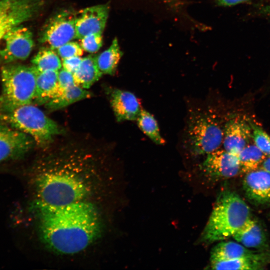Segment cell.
<instances>
[{"mask_svg": "<svg viewBox=\"0 0 270 270\" xmlns=\"http://www.w3.org/2000/svg\"><path fill=\"white\" fill-rule=\"evenodd\" d=\"M40 237L50 250L62 254H74L88 248L102 230L100 214L86 200L60 206L34 201Z\"/></svg>", "mask_w": 270, "mask_h": 270, "instance_id": "1", "label": "cell"}, {"mask_svg": "<svg viewBox=\"0 0 270 270\" xmlns=\"http://www.w3.org/2000/svg\"><path fill=\"white\" fill-rule=\"evenodd\" d=\"M44 162L33 178L34 201L64 205L86 200L92 193L96 169L88 155L72 153Z\"/></svg>", "mask_w": 270, "mask_h": 270, "instance_id": "2", "label": "cell"}, {"mask_svg": "<svg viewBox=\"0 0 270 270\" xmlns=\"http://www.w3.org/2000/svg\"><path fill=\"white\" fill-rule=\"evenodd\" d=\"M248 205L235 192L219 194L199 242L210 244L232 236L250 218Z\"/></svg>", "mask_w": 270, "mask_h": 270, "instance_id": "3", "label": "cell"}, {"mask_svg": "<svg viewBox=\"0 0 270 270\" xmlns=\"http://www.w3.org/2000/svg\"><path fill=\"white\" fill-rule=\"evenodd\" d=\"M38 72L32 66L12 64L2 68L0 110H10L34 103Z\"/></svg>", "mask_w": 270, "mask_h": 270, "instance_id": "4", "label": "cell"}, {"mask_svg": "<svg viewBox=\"0 0 270 270\" xmlns=\"http://www.w3.org/2000/svg\"><path fill=\"white\" fill-rule=\"evenodd\" d=\"M0 120L28 134L42 146L61 132L57 124L32 104L0 110Z\"/></svg>", "mask_w": 270, "mask_h": 270, "instance_id": "5", "label": "cell"}, {"mask_svg": "<svg viewBox=\"0 0 270 270\" xmlns=\"http://www.w3.org/2000/svg\"><path fill=\"white\" fill-rule=\"evenodd\" d=\"M224 128L216 115L206 110H197L190 115L186 142L194 155L208 154L222 144Z\"/></svg>", "mask_w": 270, "mask_h": 270, "instance_id": "6", "label": "cell"}, {"mask_svg": "<svg viewBox=\"0 0 270 270\" xmlns=\"http://www.w3.org/2000/svg\"><path fill=\"white\" fill-rule=\"evenodd\" d=\"M42 0H0V41L12 28L32 18Z\"/></svg>", "mask_w": 270, "mask_h": 270, "instance_id": "7", "label": "cell"}, {"mask_svg": "<svg viewBox=\"0 0 270 270\" xmlns=\"http://www.w3.org/2000/svg\"><path fill=\"white\" fill-rule=\"evenodd\" d=\"M76 15L68 10H63L52 18L43 28L40 41L55 50L76 38Z\"/></svg>", "mask_w": 270, "mask_h": 270, "instance_id": "8", "label": "cell"}, {"mask_svg": "<svg viewBox=\"0 0 270 270\" xmlns=\"http://www.w3.org/2000/svg\"><path fill=\"white\" fill-rule=\"evenodd\" d=\"M4 48L0 55L6 62L26 59L34 46L32 34L26 27L18 25L12 28L4 36Z\"/></svg>", "mask_w": 270, "mask_h": 270, "instance_id": "9", "label": "cell"}, {"mask_svg": "<svg viewBox=\"0 0 270 270\" xmlns=\"http://www.w3.org/2000/svg\"><path fill=\"white\" fill-rule=\"evenodd\" d=\"M34 139L6 124H0V162L17 160L32 148Z\"/></svg>", "mask_w": 270, "mask_h": 270, "instance_id": "10", "label": "cell"}, {"mask_svg": "<svg viewBox=\"0 0 270 270\" xmlns=\"http://www.w3.org/2000/svg\"><path fill=\"white\" fill-rule=\"evenodd\" d=\"M200 167L206 176L213 180L230 178L241 173L238 156L224 149L207 154Z\"/></svg>", "mask_w": 270, "mask_h": 270, "instance_id": "11", "label": "cell"}, {"mask_svg": "<svg viewBox=\"0 0 270 270\" xmlns=\"http://www.w3.org/2000/svg\"><path fill=\"white\" fill-rule=\"evenodd\" d=\"M252 139L251 122L237 116L229 120L224 128V149L238 156Z\"/></svg>", "mask_w": 270, "mask_h": 270, "instance_id": "12", "label": "cell"}, {"mask_svg": "<svg viewBox=\"0 0 270 270\" xmlns=\"http://www.w3.org/2000/svg\"><path fill=\"white\" fill-rule=\"evenodd\" d=\"M109 14V6L101 4L88 7L76 15V38L80 40L92 34H102Z\"/></svg>", "mask_w": 270, "mask_h": 270, "instance_id": "13", "label": "cell"}, {"mask_svg": "<svg viewBox=\"0 0 270 270\" xmlns=\"http://www.w3.org/2000/svg\"><path fill=\"white\" fill-rule=\"evenodd\" d=\"M242 188L252 203L263 205L270 203V172L259 168L245 174Z\"/></svg>", "mask_w": 270, "mask_h": 270, "instance_id": "14", "label": "cell"}, {"mask_svg": "<svg viewBox=\"0 0 270 270\" xmlns=\"http://www.w3.org/2000/svg\"><path fill=\"white\" fill-rule=\"evenodd\" d=\"M110 104L118 122L136 120L142 108L132 93L114 89L110 93Z\"/></svg>", "mask_w": 270, "mask_h": 270, "instance_id": "15", "label": "cell"}, {"mask_svg": "<svg viewBox=\"0 0 270 270\" xmlns=\"http://www.w3.org/2000/svg\"><path fill=\"white\" fill-rule=\"evenodd\" d=\"M236 241L248 248L268 250V242L261 224L250 218L232 236Z\"/></svg>", "mask_w": 270, "mask_h": 270, "instance_id": "16", "label": "cell"}, {"mask_svg": "<svg viewBox=\"0 0 270 270\" xmlns=\"http://www.w3.org/2000/svg\"><path fill=\"white\" fill-rule=\"evenodd\" d=\"M270 263V250H258L254 254L210 265L214 270H262Z\"/></svg>", "mask_w": 270, "mask_h": 270, "instance_id": "17", "label": "cell"}, {"mask_svg": "<svg viewBox=\"0 0 270 270\" xmlns=\"http://www.w3.org/2000/svg\"><path fill=\"white\" fill-rule=\"evenodd\" d=\"M257 252L250 250L236 241L221 242L211 251L210 265L252 256Z\"/></svg>", "mask_w": 270, "mask_h": 270, "instance_id": "18", "label": "cell"}, {"mask_svg": "<svg viewBox=\"0 0 270 270\" xmlns=\"http://www.w3.org/2000/svg\"><path fill=\"white\" fill-rule=\"evenodd\" d=\"M58 70L38 72L34 103L46 104L54 98L58 92Z\"/></svg>", "mask_w": 270, "mask_h": 270, "instance_id": "19", "label": "cell"}, {"mask_svg": "<svg viewBox=\"0 0 270 270\" xmlns=\"http://www.w3.org/2000/svg\"><path fill=\"white\" fill-rule=\"evenodd\" d=\"M96 56L89 55L82 58L80 66L73 73L76 84L83 88H89L102 75L97 64Z\"/></svg>", "mask_w": 270, "mask_h": 270, "instance_id": "20", "label": "cell"}, {"mask_svg": "<svg viewBox=\"0 0 270 270\" xmlns=\"http://www.w3.org/2000/svg\"><path fill=\"white\" fill-rule=\"evenodd\" d=\"M92 95V94L89 91L74 84L50 100L45 104V106L50 110H58L79 100L89 98Z\"/></svg>", "mask_w": 270, "mask_h": 270, "instance_id": "21", "label": "cell"}, {"mask_svg": "<svg viewBox=\"0 0 270 270\" xmlns=\"http://www.w3.org/2000/svg\"><path fill=\"white\" fill-rule=\"evenodd\" d=\"M122 56L118 40L115 38L106 50L96 56L97 64L102 74H114Z\"/></svg>", "mask_w": 270, "mask_h": 270, "instance_id": "22", "label": "cell"}, {"mask_svg": "<svg viewBox=\"0 0 270 270\" xmlns=\"http://www.w3.org/2000/svg\"><path fill=\"white\" fill-rule=\"evenodd\" d=\"M266 157L254 144H248L238 155L241 173L246 174L260 168Z\"/></svg>", "mask_w": 270, "mask_h": 270, "instance_id": "23", "label": "cell"}, {"mask_svg": "<svg viewBox=\"0 0 270 270\" xmlns=\"http://www.w3.org/2000/svg\"><path fill=\"white\" fill-rule=\"evenodd\" d=\"M50 48L40 49L32 60V66L38 72L59 70L62 63L57 52Z\"/></svg>", "mask_w": 270, "mask_h": 270, "instance_id": "24", "label": "cell"}, {"mask_svg": "<svg viewBox=\"0 0 270 270\" xmlns=\"http://www.w3.org/2000/svg\"><path fill=\"white\" fill-rule=\"evenodd\" d=\"M136 120L140 129L154 143L162 144L165 142L160 135L157 122L151 114L142 108Z\"/></svg>", "mask_w": 270, "mask_h": 270, "instance_id": "25", "label": "cell"}, {"mask_svg": "<svg viewBox=\"0 0 270 270\" xmlns=\"http://www.w3.org/2000/svg\"><path fill=\"white\" fill-rule=\"evenodd\" d=\"M254 144L266 156H270V136L260 126L251 122Z\"/></svg>", "mask_w": 270, "mask_h": 270, "instance_id": "26", "label": "cell"}, {"mask_svg": "<svg viewBox=\"0 0 270 270\" xmlns=\"http://www.w3.org/2000/svg\"><path fill=\"white\" fill-rule=\"evenodd\" d=\"M80 40V45L83 50L91 54L98 52L102 44V34H90L84 36Z\"/></svg>", "mask_w": 270, "mask_h": 270, "instance_id": "27", "label": "cell"}, {"mask_svg": "<svg viewBox=\"0 0 270 270\" xmlns=\"http://www.w3.org/2000/svg\"><path fill=\"white\" fill-rule=\"evenodd\" d=\"M56 50V52L62 59L79 56L83 54V49L80 44L76 42H69L60 46Z\"/></svg>", "mask_w": 270, "mask_h": 270, "instance_id": "28", "label": "cell"}, {"mask_svg": "<svg viewBox=\"0 0 270 270\" xmlns=\"http://www.w3.org/2000/svg\"><path fill=\"white\" fill-rule=\"evenodd\" d=\"M58 90L56 96L60 94L64 90L76 84L73 74L62 68L58 70Z\"/></svg>", "mask_w": 270, "mask_h": 270, "instance_id": "29", "label": "cell"}, {"mask_svg": "<svg viewBox=\"0 0 270 270\" xmlns=\"http://www.w3.org/2000/svg\"><path fill=\"white\" fill-rule=\"evenodd\" d=\"M82 58L76 56L62 59V68L73 74L80 66Z\"/></svg>", "mask_w": 270, "mask_h": 270, "instance_id": "30", "label": "cell"}, {"mask_svg": "<svg viewBox=\"0 0 270 270\" xmlns=\"http://www.w3.org/2000/svg\"><path fill=\"white\" fill-rule=\"evenodd\" d=\"M250 0H216L217 4L223 6H230L246 2Z\"/></svg>", "mask_w": 270, "mask_h": 270, "instance_id": "31", "label": "cell"}, {"mask_svg": "<svg viewBox=\"0 0 270 270\" xmlns=\"http://www.w3.org/2000/svg\"><path fill=\"white\" fill-rule=\"evenodd\" d=\"M260 168L270 172V156L266 157L262 162Z\"/></svg>", "mask_w": 270, "mask_h": 270, "instance_id": "32", "label": "cell"}, {"mask_svg": "<svg viewBox=\"0 0 270 270\" xmlns=\"http://www.w3.org/2000/svg\"><path fill=\"white\" fill-rule=\"evenodd\" d=\"M263 10L264 13L270 17V4L266 6Z\"/></svg>", "mask_w": 270, "mask_h": 270, "instance_id": "33", "label": "cell"}]
</instances>
